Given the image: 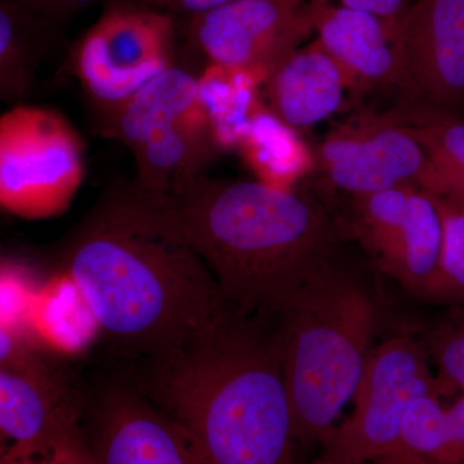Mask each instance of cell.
Returning <instances> with one entry per match:
<instances>
[{"label":"cell","mask_w":464,"mask_h":464,"mask_svg":"<svg viewBox=\"0 0 464 464\" xmlns=\"http://www.w3.org/2000/svg\"><path fill=\"white\" fill-rule=\"evenodd\" d=\"M313 464H355V463H342L334 462V460L325 459V458L319 457ZM360 464H433L429 460L423 459V458L413 456L409 453H399L393 454V456L382 458V459L375 460L371 463H360Z\"/></svg>","instance_id":"4316f807"},{"label":"cell","mask_w":464,"mask_h":464,"mask_svg":"<svg viewBox=\"0 0 464 464\" xmlns=\"http://www.w3.org/2000/svg\"><path fill=\"white\" fill-rule=\"evenodd\" d=\"M63 274L111 346L141 362L179 347L227 304L134 182L111 186L72 232Z\"/></svg>","instance_id":"6da1fadb"},{"label":"cell","mask_w":464,"mask_h":464,"mask_svg":"<svg viewBox=\"0 0 464 464\" xmlns=\"http://www.w3.org/2000/svg\"><path fill=\"white\" fill-rule=\"evenodd\" d=\"M172 21L155 12L116 9L85 34L74 72L101 110L114 108L172 63Z\"/></svg>","instance_id":"9c48e42d"},{"label":"cell","mask_w":464,"mask_h":464,"mask_svg":"<svg viewBox=\"0 0 464 464\" xmlns=\"http://www.w3.org/2000/svg\"><path fill=\"white\" fill-rule=\"evenodd\" d=\"M384 116L424 150L441 179L445 173L463 169L464 121L453 110L409 100Z\"/></svg>","instance_id":"d6986e66"},{"label":"cell","mask_w":464,"mask_h":464,"mask_svg":"<svg viewBox=\"0 0 464 464\" xmlns=\"http://www.w3.org/2000/svg\"><path fill=\"white\" fill-rule=\"evenodd\" d=\"M429 350L438 366L440 395L464 392V324L438 329L430 341Z\"/></svg>","instance_id":"7402d4cb"},{"label":"cell","mask_w":464,"mask_h":464,"mask_svg":"<svg viewBox=\"0 0 464 464\" xmlns=\"http://www.w3.org/2000/svg\"><path fill=\"white\" fill-rule=\"evenodd\" d=\"M91 413L96 464H204L188 433L134 382L106 383Z\"/></svg>","instance_id":"7c38bea8"},{"label":"cell","mask_w":464,"mask_h":464,"mask_svg":"<svg viewBox=\"0 0 464 464\" xmlns=\"http://www.w3.org/2000/svg\"><path fill=\"white\" fill-rule=\"evenodd\" d=\"M266 83L275 116L295 130L314 127L334 114L350 85L340 63L317 41L293 52Z\"/></svg>","instance_id":"9a60e30c"},{"label":"cell","mask_w":464,"mask_h":464,"mask_svg":"<svg viewBox=\"0 0 464 464\" xmlns=\"http://www.w3.org/2000/svg\"><path fill=\"white\" fill-rule=\"evenodd\" d=\"M450 464H464V392L447 406Z\"/></svg>","instance_id":"d4e9b609"},{"label":"cell","mask_w":464,"mask_h":464,"mask_svg":"<svg viewBox=\"0 0 464 464\" xmlns=\"http://www.w3.org/2000/svg\"><path fill=\"white\" fill-rule=\"evenodd\" d=\"M0 464H96L90 445L74 450L61 451L48 456H12L2 454Z\"/></svg>","instance_id":"cb8c5ba5"},{"label":"cell","mask_w":464,"mask_h":464,"mask_svg":"<svg viewBox=\"0 0 464 464\" xmlns=\"http://www.w3.org/2000/svg\"><path fill=\"white\" fill-rule=\"evenodd\" d=\"M134 382L188 433L204 464H295L276 317L227 304Z\"/></svg>","instance_id":"7a4b0ae2"},{"label":"cell","mask_w":464,"mask_h":464,"mask_svg":"<svg viewBox=\"0 0 464 464\" xmlns=\"http://www.w3.org/2000/svg\"><path fill=\"white\" fill-rule=\"evenodd\" d=\"M398 47L409 99L450 110L464 102V0H418Z\"/></svg>","instance_id":"4fadbf2b"},{"label":"cell","mask_w":464,"mask_h":464,"mask_svg":"<svg viewBox=\"0 0 464 464\" xmlns=\"http://www.w3.org/2000/svg\"><path fill=\"white\" fill-rule=\"evenodd\" d=\"M311 12L316 41L340 63L350 85L400 87V24L329 0H311Z\"/></svg>","instance_id":"5bb4252c"},{"label":"cell","mask_w":464,"mask_h":464,"mask_svg":"<svg viewBox=\"0 0 464 464\" xmlns=\"http://www.w3.org/2000/svg\"><path fill=\"white\" fill-rule=\"evenodd\" d=\"M348 228L383 273L433 302L444 237L436 195L411 186L356 195Z\"/></svg>","instance_id":"ba28073f"},{"label":"cell","mask_w":464,"mask_h":464,"mask_svg":"<svg viewBox=\"0 0 464 464\" xmlns=\"http://www.w3.org/2000/svg\"><path fill=\"white\" fill-rule=\"evenodd\" d=\"M85 404L56 362L8 323L0 332L2 454L48 456L90 445Z\"/></svg>","instance_id":"5b68a950"},{"label":"cell","mask_w":464,"mask_h":464,"mask_svg":"<svg viewBox=\"0 0 464 464\" xmlns=\"http://www.w3.org/2000/svg\"><path fill=\"white\" fill-rule=\"evenodd\" d=\"M445 185V198L457 201L464 207V168L442 176Z\"/></svg>","instance_id":"484cf974"},{"label":"cell","mask_w":464,"mask_h":464,"mask_svg":"<svg viewBox=\"0 0 464 464\" xmlns=\"http://www.w3.org/2000/svg\"><path fill=\"white\" fill-rule=\"evenodd\" d=\"M430 357L429 347L409 335L374 348L353 395V413L323 442L320 457L360 464L402 453V424L411 406L429 393L440 395Z\"/></svg>","instance_id":"52a82bcc"},{"label":"cell","mask_w":464,"mask_h":464,"mask_svg":"<svg viewBox=\"0 0 464 464\" xmlns=\"http://www.w3.org/2000/svg\"><path fill=\"white\" fill-rule=\"evenodd\" d=\"M199 111L198 78L170 66L114 108L101 110V133L132 151L152 133Z\"/></svg>","instance_id":"2e32d148"},{"label":"cell","mask_w":464,"mask_h":464,"mask_svg":"<svg viewBox=\"0 0 464 464\" xmlns=\"http://www.w3.org/2000/svg\"><path fill=\"white\" fill-rule=\"evenodd\" d=\"M179 5L188 11L195 12L198 14H207L219 7L234 2V0H179Z\"/></svg>","instance_id":"83f0119b"},{"label":"cell","mask_w":464,"mask_h":464,"mask_svg":"<svg viewBox=\"0 0 464 464\" xmlns=\"http://www.w3.org/2000/svg\"><path fill=\"white\" fill-rule=\"evenodd\" d=\"M315 154L316 167L328 182L353 197L399 186L445 197L444 182L431 159L384 115L340 128Z\"/></svg>","instance_id":"30bf717a"},{"label":"cell","mask_w":464,"mask_h":464,"mask_svg":"<svg viewBox=\"0 0 464 464\" xmlns=\"http://www.w3.org/2000/svg\"><path fill=\"white\" fill-rule=\"evenodd\" d=\"M417 2L418 0H341V5L366 12L389 23L400 24Z\"/></svg>","instance_id":"603a6c76"},{"label":"cell","mask_w":464,"mask_h":464,"mask_svg":"<svg viewBox=\"0 0 464 464\" xmlns=\"http://www.w3.org/2000/svg\"><path fill=\"white\" fill-rule=\"evenodd\" d=\"M257 76L243 70L209 63L198 78V106L206 118L217 148L237 145L243 140L249 116L252 87Z\"/></svg>","instance_id":"ac0fdd59"},{"label":"cell","mask_w":464,"mask_h":464,"mask_svg":"<svg viewBox=\"0 0 464 464\" xmlns=\"http://www.w3.org/2000/svg\"><path fill=\"white\" fill-rule=\"evenodd\" d=\"M69 2H74V3H88V2H91V0H69Z\"/></svg>","instance_id":"f1b7e54d"},{"label":"cell","mask_w":464,"mask_h":464,"mask_svg":"<svg viewBox=\"0 0 464 464\" xmlns=\"http://www.w3.org/2000/svg\"><path fill=\"white\" fill-rule=\"evenodd\" d=\"M85 176L84 145L56 110L16 103L0 116V206L24 219L60 216Z\"/></svg>","instance_id":"8992f818"},{"label":"cell","mask_w":464,"mask_h":464,"mask_svg":"<svg viewBox=\"0 0 464 464\" xmlns=\"http://www.w3.org/2000/svg\"><path fill=\"white\" fill-rule=\"evenodd\" d=\"M276 320L295 442L322 445L373 351V299L335 257L292 293Z\"/></svg>","instance_id":"277c9868"},{"label":"cell","mask_w":464,"mask_h":464,"mask_svg":"<svg viewBox=\"0 0 464 464\" xmlns=\"http://www.w3.org/2000/svg\"><path fill=\"white\" fill-rule=\"evenodd\" d=\"M440 399L429 393L414 402L402 424L401 449L433 464H450L447 406Z\"/></svg>","instance_id":"ffe728a7"},{"label":"cell","mask_w":464,"mask_h":464,"mask_svg":"<svg viewBox=\"0 0 464 464\" xmlns=\"http://www.w3.org/2000/svg\"><path fill=\"white\" fill-rule=\"evenodd\" d=\"M313 32L311 0H234L200 14L197 41L210 63L266 82Z\"/></svg>","instance_id":"8fae6325"},{"label":"cell","mask_w":464,"mask_h":464,"mask_svg":"<svg viewBox=\"0 0 464 464\" xmlns=\"http://www.w3.org/2000/svg\"><path fill=\"white\" fill-rule=\"evenodd\" d=\"M436 199L444 237L433 302L464 306V207L449 198Z\"/></svg>","instance_id":"44dd1931"},{"label":"cell","mask_w":464,"mask_h":464,"mask_svg":"<svg viewBox=\"0 0 464 464\" xmlns=\"http://www.w3.org/2000/svg\"><path fill=\"white\" fill-rule=\"evenodd\" d=\"M139 190L203 259L225 301L244 313L276 317L337 257L343 227L306 192L204 173L168 192Z\"/></svg>","instance_id":"3957f363"},{"label":"cell","mask_w":464,"mask_h":464,"mask_svg":"<svg viewBox=\"0 0 464 464\" xmlns=\"http://www.w3.org/2000/svg\"><path fill=\"white\" fill-rule=\"evenodd\" d=\"M217 145L206 118L199 111L161 128L134 150V183L148 192H168L203 174Z\"/></svg>","instance_id":"e0dca14e"}]
</instances>
